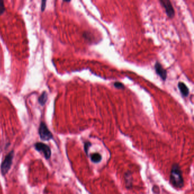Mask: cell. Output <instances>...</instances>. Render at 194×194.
<instances>
[{
  "label": "cell",
  "mask_w": 194,
  "mask_h": 194,
  "mask_svg": "<svg viewBox=\"0 0 194 194\" xmlns=\"http://www.w3.org/2000/svg\"><path fill=\"white\" fill-rule=\"evenodd\" d=\"M170 180L172 185L176 189H181L184 185V181L182 172L178 164H174L172 166Z\"/></svg>",
  "instance_id": "6da1fadb"
},
{
  "label": "cell",
  "mask_w": 194,
  "mask_h": 194,
  "mask_svg": "<svg viewBox=\"0 0 194 194\" xmlns=\"http://www.w3.org/2000/svg\"><path fill=\"white\" fill-rule=\"evenodd\" d=\"M14 151L12 150L9 153L5 158L4 161L1 165V172L3 175H5L10 170L13 162Z\"/></svg>",
  "instance_id": "7a4b0ae2"
},
{
  "label": "cell",
  "mask_w": 194,
  "mask_h": 194,
  "mask_svg": "<svg viewBox=\"0 0 194 194\" xmlns=\"http://www.w3.org/2000/svg\"><path fill=\"white\" fill-rule=\"evenodd\" d=\"M39 134L41 140L43 141H49L53 138V135L49 131L45 123L42 122L39 128Z\"/></svg>",
  "instance_id": "3957f363"
},
{
  "label": "cell",
  "mask_w": 194,
  "mask_h": 194,
  "mask_svg": "<svg viewBox=\"0 0 194 194\" xmlns=\"http://www.w3.org/2000/svg\"><path fill=\"white\" fill-rule=\"evenodd\" d=\"M159 2L165 9L167 16L170 18H172L175 15V10L170 0H159Z\"/></svg>",
  "instance_id": "277c9868"
},
{
  "label": "cell",
  "mask_w": 194,
  "mask_h": 194,
  "mask_svg": "<svg viewBox=\"0 0 194 194\" xmlns=\"http://www.w3.org/2000/svg\"><path fill=\"white\" fill-rule=\"evenodd\" d=\"M35 148L37 151L42 152L43 154L46 159H49L50 158L51 155V151L50 147L48 145L45 144L43 143L38 142L35 144Z\"/></svg>",
  "instance_id": "5b68a950"
},
{
  "label": "cell",
  "mask_w": 194,
  "mask_h": 194,
  "mask_svg": "<svg viewBox=\"0 0 194 194\" xmlns=\"http://www.w3.org/2000/svg\"><path fill=\"white\" fill-rule=\"evenodd\" d=\"M154 68L158 76L160 77L163 81H165L167 79V71L163 67L161 64L159 62H157L155 64Z\"/></svg>",
  "instance_id": "8992f818"
},
{
  "label": "cell",
  "mask_w": 194,
  "mask_h": 194,
  "mask_svg": "<svg viewBox=\"0 0 194 194\" xmlns=\"http://www.w3.org/2000/svg\"><path fill=\"white\" fill-rule=\"evenodd\" d=\"M178 86L182 95L184 97H187L189 95V89L185 84L183 82H179Z\"/></svg>",
  "instance_id": "52a82bcc"
},
{
  "label": "cell",
  "mask_w": 194,
  "mask_h": 194,
  "mask_svg": "<svg viewBox=\"0 0 194 194\" xmlns=\"http://www.w3.org/2000/svg\"><path fill=\"white\" fill-rule=\"evenodd\" d=\"M124 176H125V181L126 187H127V189H131L132 187L133 177H132L131 172H127Z\"/></svg>",
  "instance_id": "ba28073f"
},
{
  "label": "cell",
  "mask_w": 194,
  "mask_h": 194,
  "mask_svg": "<svg viewBox=\"0 0 194 194\" xmlns=\"http://www.w3.org/2000/svg\"><path fill=\"white\" fill-rule=\"evenodd\" d=\"M48 99L47 94L46 92H43L40 97L38 98V103L41 104V105H44L46 104L47 100Z\"/></svg>",
  "instance_id": "9c48e42d"
},
{
  "label": "cell",
  "mask_w": 194,
  "mask_h": 194,
  "mask_svg": "<svg viewBox=\"0 0 194 194\" xmlns=\"http://www.w3.org/2000/svg\"><path fill=\"white\" fill-rule=\"evenodd\" d=\"M90 159L93 162L99 163L101 161L102 157L99 153L92 154L90 155Z\"/></svg>",
  "instance_id": "30bf717a"
},
{
  "label": "cell",
  "mask_w": 194,
  "mask_h": 194,
  "mask_svg": "<svg viewBox=\"0 0 194 194\" xmlns=\"http://www.w3.org/2000/svg\"><path fill=\"white\" fill-rule=\"evenodd\" d=\"M113 86L116 88H117V89H119V90H124L125 88V86L122 83H120V82H118V81L115 82L113 84Z\"/></svg>",
  "instance_id": "8fae6325"
},
{
  "label": "cell",
  "mask_w": 194,
  "mask_h": 194,
  "mask_svg": "<svg viewBox=\"0 0 194 194\" xmlns=\"http://www.w3.org/2000/svg\"><path fill=\"white\" fill-rule=\"evenodd\" d=\"M5 11L4 2L2 1H0V15L4 13Z\"/></svg>",
  "instance_id": "7c38bea8"
},
{
  "label": "cell",
  "mask_w": 194,
  "mask_h": 194,
  "mask_svg": "<svg viewBox=\"0 0 194 194\" xmlns=\"http://www.w3.org/2000/svg\"><path fill=\"white\" fill-rule=\"evenodd\" d=\"M46 6V1H42V4H41V10L43 12L45 10Z\"/></svg>",
  "instance_id": "4fadbf2b"
},
{
  "label": "cell",
  "mask_w": 194,
  "mask_h": 194,
  "mask_svg": "<svg viewBox=\"0 0 194 194\" xmlns=\"http://www.w3.org/2000/svg\"><path fill=\"white\" fill-rule=\"evenodd\" d=\"M90 145H91V144L89 142H87L85 143V144H84V150L86 151V153H87L88 149V148L90 146Z\"/></svg>",
  "instance_id": "5bb4252c"
}]
</instances>
